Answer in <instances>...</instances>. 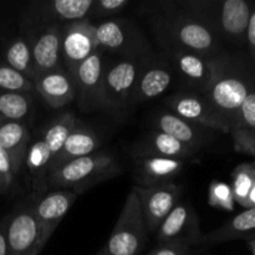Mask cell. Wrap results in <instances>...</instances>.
<instances>
[{"instance_id":"cell-1","label":"cell","mask_w":255,"mask_h":255,"mask_svg":"<svg viewBox=\"0 0 255 255\" xmlns=\"http://www.w3.org/2000/svg\"><path fill=\"white\" fill-rule=\"evenodd\" d=\"M149 24L164 52L179 50L213 57L218 51L217 35L201 19L184 10H163L153 15Z\"/></svg>"},{"instance_id":"cell-2","label":"cell","mask_w":255,"mask_h":255,"mask_svg":"<svg viewBox=\"0 0 255 255\" xmlns=\"http://www.w3.org/2000/svg\"><path fill=\"white\" fill-rule=\"evenodd\" d=\"M122 171V166L112 154L96 152L67 162L51 172L47 178V189H65L80 196L96 184L120 176Z\"/></svg>"},{"instance_id":"cell-3","label":"cell","mask_w":255,"mask_h":255,"mask_svg":"<svg viewBox=\"0 0 255 255\" xmlns=\"http://www.w3.org/2000/svg\"><path fill=\"white\" fill-rule=\"evenodd\" d=\"M183 10L201 19L214 34L222 31L231 37L247 32L251 9L244 0H226L217 7L216 2L194 0L183 2Z\"/></svg>"},{"instance_id":"cell-4","label":"cell","mask_w":255,"mask_h":255,"mask_svg":"<svg viewBox=\"0 0 255 255\" xmlns=\"http://www.w3.org/2000/svg\"><path fill=\"white\" fill-rule=\"evenodd\" d=\"M146 237L147 228L141 204L136 192L132 189L102 251L109 255H137L146 243Z\"/></svg>"},{"instance_id":"cell-5","label":"cell","mask_w":255,"mask_h":255,"mask_svg":"<svg viewBox=\"0 0 255 255\" xmlns=\"http://www.w3.org/2000/svg\"><path fill=\"white\" fill-rule=\"evenodd\" d=\"M99 49L116 52L129 60L152 55V46L142 30L129 19L106 20L96 26Z\"/></svg>"},{"instance_id":"cell-6","label":"cell","mask_w":255,"mask_h":255,"mask_svg":"<svg viewBox=\"0 0 255 255\" xmlns=\"http://www.w3.org/2000/svg\"><path fill=\"white\" fill-rule=\"evenodd\" d=\"M34 198L35 194L6 218L7 255H39L42 251L39 226L34 216Z\"/></svg>"},{"instance_id":"cell-7","label":"cell","mask_w":255,"mask_h":255,"mask_svg":"<svg viewBox=\"0 0 255 255\" xmlns=\"http://www.w3.org/2000/svg\"><path fill=\"white\" fill-rule=\"evenodd\" d=\"M248 94V89L243 80L224 75L223 66L221 65L211 86L202 96L228 124L231 129L233 126L238 127L239 111Z\"/></svg>"},{"instance_id":"cell-8","label":"cell","mask_w":255,"mask_h":255,"mask_svg":"<svg viewBox=\"0 0 255 255\" xmlns=\"http://www.w3.org/2000/svg\"><path fill=\"white\" fill-rule=\"evenodd\" d=\"M97 50L96 25L86 19L62 25V65L71 79H74L80 65Z\"/></svg>"},{"instance_id":"cell-9","label":"cell","mask_w":255,"mask_h":255,"mask_svg":"<svg viewBox=\"0 0 255 255\" xmlns=\"http://www.w3.org/2000/svg\"><path fill=\"white\" fill-rule=\"evenodd\" d=\"M105 65L101 49L85 60L74 76L77 105L82 112L105 110L104 99Z\"/></svg>"},{"instance_id":"cell-10","label":"cell","mask_w":255,"mask_h":255,"mask_svg":"<svg viewBox=\"0 0 255 255\" xmlns=\"http://www.w3.org/2000/svg\"><path fill=\"white\" fill-rule=\"evenodd\" d=\"M95 0H54L36 2L24 15L22 24L40 30L51 24H69L85 20L91 12Z\"/></svg>"},{"instance_id":"cell-11","label":"cell","mask_w":255,"mask_h":255,"mask_svg":"<svg viewBox=\"0 0 255 255\" xmlns=\"http://www.w3.org/2000/svg\"><path fill=\"white\" fill-rule=\"evenodd\" d=\"M166 54L172 70L186 82L187 86L196 90L199 95H203L211 86L221 66V61L217 56L207 57L179 50L166 51Z\"/></svg>"},{"instance_id":"cell-12","label":"cell","mask_w":255,"mask_h":255,"mask_svg":"<svg viewBox=\"0 0 255 255\" xmlns=\"http://www.w3.org/2000/svg\"><path fill=\"white\" fill-rule=\"evenodd\" d=\"M142 59H125L105 69V110H124L129 106L132 91L138 76Z\"/></svg>"},{"instance_id":"cell-13","label":"cell","mask_w":255,"mask_h":255,"mask_svg":"<svg viewBox=\"0 0 255 255\" xmlns=\"http://www.w3.org/2000/svg\"><path fill=\"white\" fill-rule=\"evenodd\" d=\"M132 189L138 197L147 232L151 233L158 231L164 219L179 202L182 194V187L174 183L158 187L134 186Z\"/></svg>"},{"instance_id":"cell-14","label":"cell","mask_w":255,"mask_h":255,"mask_svg":"<svg viewBox=\"0 0 255 255\" xmlns=\"http://www.w3.org/2000/svg\"><path fill=\"white\" fill-rule=\"evenodd\" d=\"M157 239L162 244H194L201 243L198 214L188 202L179 201L157 231Z\"/></svg>"},{"instance_id":"cell-15","label":"cell","mask_w":255,"mask_h":255,"mask_svg":"<svg viewBox=\"0 0 255 255\" xmlns=\"http://www.w3.org/2000/svg\"><path fill=\"white\" fill-rule=\"evenodd\" d=\"M172 71L171 65L163 59L151 55L143 57L129 105H138L161 96L171 86Z\"/></svg>"},{"instance_id":"cell-16","label":"cell","mask_w":255,"mask_h":255,"mask_svg":"<svg viewBox=\"0 0 255 255\" xmlns=\"http://www.w3.org/2000/svg\"><path fill=\"white\" fill-rule=\"evenodd\" d=\"M77 197L79 196L75 192L56 189L35 199L34 216L39 226L40 244L42 249L70 211Z\"/></svg>"},{"instance_id":"cell-17","label":"cell","mask_w":255,"mask_h":255,"mask_svg":"<svg viewBox=\"0 0 255 255\" xmlns=\"http://www.w3.org/2000/svg\"><path fill=\"white\" fill-rule=\"evenodd\" d=\"M172 114L186 121L217 131H229V126L209 105L202 95L194 92H179L167 100Z\"/></svg>"},{"instance_id":"cell-18","label":"cell","mask_w":255,"mask_h":255,"mask_svg":"<svg viewBox=\"0 0 255 255\" xmlns=\"http://www.w3.org/2000/svg\"><path fill=\"white\" fill-rule=\"evenodd\" d=\"M61 34L62 25L51 24L27 36L31 44L36 77L56 70H65L61 56Z\"/></svg>"},{"instance_id":"cell-19","label":"cell","mask_w":255,"mask_h":255,"mask_svg":"<svg viewBox=\"0 0 255 255\" xmlns=\"http://www.w3.org/2000/svg\"><path fill=\"white\" fill-rule=\"evenodd\" d=\"M136 159L134 181L138 187H158L173 183L183 171L186 161L166 157H141Z\"/></svg>"},{"instance_id":"cell-20","label":"cell","mask_w":255,"mask_h":255,"mask_svg":"<svg viewBox=\"0 0 255 255\" xmlns=\"http://www.w3.org/2000/svg\"><path fill=\"white\" fill-rule=\"evenodd\" d=\"M35 91L52 109H60L70 104L76 97L74 80L65 70L40 75L34 81Z\"/></svg>"},{"instance_id":"cell-21","label":"cell","mask_w":255,"mask_h":255,"mask_svg":"<svg viewBox=\"0 0 255 255\" xmlns=\"http://www.w3.org/2000/svg\"><path fill=\"white\" fill-rule=\"evenodd\" d=\"M134 158L141 157H166L186 161L196 154V149L161 131H154L142 139L133 148Z\"/></svg>"},{"instance_id":"cell-22","label":"cell","mask_w":255,"mask_h":255,"mask_svg":"<svg viewBox=\"0 0 255 255\" xmlns=\"http://www.w3.org/2000/svg\"><path fill=\"white\" fill-rule=\"evenodd\" d=\"M100 144H101V141H100L99 136L91 128L76 124L75 128L72 129L71 133L65 141L61 151L51 162L50 173L56 171L67 162L96 153L97 149L100 148Z\"/></svg>"},{"instance_id":"cell-23","label":"cell","mask_w":255,"mask_h":255,"mask_svg":"<svg viewBox=\"0 0 255 255\" xmlns=\"http://www.w3.org/2000/svg\"><path fill=\"white\" fill-rule=\"evenodd\" d=\"M158 131L169 134L182 143L198 151L206 144V136L202 126L186 121L172 112H161L154 120Z\"/></svg>"},{"instance_id":"cell-24","label":"cell","mask_w":255,"mask_h":255,"mask_svg":"<svg viewBox=\"0 0 255 255\" xmlns=\"http://www.w3.org/2000/svg\"><path fill=\"white\" fill-rule=\"evenodd\" d=\"M52 156L44 139H31L27 147L24 163L31 176L35 196L42 197L47 191V178L50 174Z\"/></svg>"},{"instance_id":"cell-25","label":"cell","mask_w":255,"mask_h":255,"mask_svg":"<svg viewBox=\"0 0 255 255\" xmlns=\"http://www.w3.org/2000/svg\"><path fill=\"white\" fill-rule=\"evenodd\" d=\"M30 141V129L24 122L0 124V147L9 152L20 164H24Z\"/></svg>"},{"instance_id":"cell-26","label":"cell","mask_w":255,"mask_h":255,"mask_svg":"<svg viewBox=\"0 0 255 255\" xmlns=\"http://www.w3.org/2000/svg\"><path fill=\"white\" fill-rule=\"evenodd\" d=\"M34 111L32 94L0 91V124L24 122Z\"/></svg>"},{"instance_id":"cell-27","label":"cell","mask_w":255,"mask_h":255,"mask_svg":"<svg viewBox=\"0 0 255 255\" xmlns=\"http://www.w3.org/2000/svg\"><path fill=\"white\" fill-rule=\"evenodd\" d=\"M4 59L7 66L16 70L31 81H35L36 74L29 37H15L10 40L4 49Z\"/></svg>"},{"instance_id":"cell-28","label":"cell","mask_w":255,"mask_h":255,"mask_svg":"<svg viewBox=\"0 0 255 255\" xmlns=\"http://www.w3.org/2000/svg\"><path fill=\"white\" fill-rule=\"evenodd\" d=\"M255 231V207L248 208L242 212L237 217H234L226 226L221 227L217 231L202 236V241L204 243H221V242L231 241L238 236L248 232Z\"/></svg>"},{"instance_id":"cell-29","label":"cell","mask_w":255,"mask_h":255,"mask_svg":"<svg viewBox=\"0 0 255 255\" xmlns=\"http://www.w3.org/2000/svg\"><path fill=\"white\" fill-rule=\"evenodd\" d=\"M77 121L72 114H62L57 119H55L46 129L42 132V137L45 143L49 147L50 152H51L52 161L55 157L57 156L60 151H61L62 146H64L65 141L67 139L69 134L71 133L72 129L76 126Z\"/></svg>"},{"instance_id":"cell-30","label":"cell","mask_w":255,"mask_h":255,"mask_svg":"<svg viewBox=\"0 0 255 255\" xmlns=\"http://www.w3.org/2000/svg\"><path fill=\"white\" fill-rule=\"evenodd\" d=\"M0 91L32 94L35 92V85L34 81L12 67L6 64H0Z\"/></svg>"},{"instance_id":"cell-31","label":"cell","mask_w":255,"mask_h":255,"mask_svg":"<svg viewBox=\"0 0 255 255\" xmlns=\"http://www.w3.org/2000/svg\"><path fill=\"white\" fill-rule=\"evenodd\" d=\"M233 187H232V193H233L234 201L244 207H248L249 194L255 183V169L251 166L238 167L233 174Z\"/></svg>"},{"instance_id":"cell-32","label":"cell","mask_w":255,"mask_h":255,"mask_svg":"<svg viewBox=\"0 0 255 255\" xmlns=\"http://www.w3.org/2000/svg\"><path fill=\"white\" fill-rule=\"evenodd\" d=\"M21 168L22 164H20L9 152L0 147V193L7 194L12 191Z\"/></svg>"},{"instance_id":"cell-33","label":"cell","mask_w":255,"mask_h":255,"mask_svg":"<svg viewBox=\"0 0 255 255\" xmlns=\"http://www.w3.org/2000/svg\"><path fill=\"white\" fill-rule=\"evenodd\" d=\"M234 197L232 188L222 182H214L209 189V203L211 206L222 209L233 208Z\"/></svg>"},{"instance_id":"cell-34","label":"cell","mask_w":255,"mask_h":255,"mask_svg":"<svg viewBox=\"0 0 255 255\" xmlns=\"http://www.w3.org/2000/svg\"><path fill=\"white\" fill-rule=\"evenodd\" d=\"M129 5L128 0H99L94 1L90 15L94 16H107L122 11Z\"/></svg>"},{"instance_id":"cell-35","label":"cell","mask_w":255,"mask_h":255,"mask_svg":"<svg viewBox=\"0 0 255 255\" xmlns=\"http://www.w3.org/2000/svg\"><path fill=\"white\" fill-rule=\"evenodd\" d=\"M244 125L251 129H255V92L248 94L239 111L238 127Z\"/></svg>"},{"instance_id":"cell-36","label":"cell","mask_w":255,"mask_h":255,"mask_svg":"<svg viewBox=\"0 0 255 255\" xmlns=\"http://www.w3.org/2000/svg\"><path fill=\"white\" fill-rule=\"evenodd\" d=\"M192 247L188 244H162L148 255H191Z\"/></svg>"},{"instance_id":"cell-37","label":"cell","mask_w":255,"mask_h":255,"mask_svg":"<svg viewBox=\"0 0 255 255\" xmlns=\"http://www.w3.org/2000/svg\"><path fill=\"white\" fill-rule=\"evenodd\" d=\"M247 34H248L249 45H251L252 49L255 51V12L251 15L248 29H247Z\"/></svg>"},{"instance_id":"cell-38","label":"cell","mask_w":255,"mask_h":255,"mask_svg":"<svg viewBox=\"0 0 255 255\" xmlns=\"http://www.w3.org/2000/svg\"><path fill=\"white\" fill-rule=\"evenodd\" d=\"M5 226H6V218L0 223V255H7L6 246V234H5Z\"/></svg>"},{"instance_id":"cell-39","label":"cell","mask_w":255,"mask_h":255,"mask_svg":"<svg viewBox=\"0 0 255 255\" xmlns=\"http://www.w3.org/2000/svg\"><path fill=\"white\" fill-rule=\"evenodd\" d=\"M252 207H255V183L253 186V189H252L251 194H249V199H248V208H252Z\"/></svg>"},{"instance_id":"cell-40","label":"cell","mask_w":255,"mask_h":255,"mask_svg":"<svg viewBox=\"0 0 255 255\" xmlns=\"http://www.w3.org/2000/svg\"><path fill=\"white\" fill-rule=\"evenodd\" d=\"M252 249H253V253H254V255H255V242L253 244H252Z\"/></svg>"},{"instance_id":"cell-41","label":"cell","mask_w":255,"mask_h":255,"mask_svg":"<svg viewBox=\"0 0 255 255\" xmlns=\"http://www.w3.org/2000/svg\"><path fill=\"white\" fill-rule=\"evenodd\" d=\"M97 255H109V254H106V253H105V252H104V251H101V252H100V253H99V254H97Z\"/></svg>"}]
</instances>
